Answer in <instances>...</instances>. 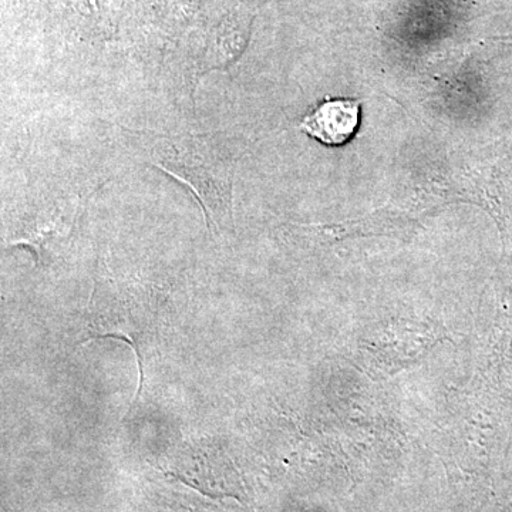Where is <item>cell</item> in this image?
<instances>
[{
  "label": "cell",
  "mask_w": 512,
  "mask_h": 512,
  "mask_svg": "<svg viewBox=\"0 0 512 512\" xmlns=\"http://www.w3.org/2000/svg\"><path fill=\"white\" fill-rule=\"evenodd\" d=\"M97 339L121 340V342L126 343V345L130 346V348L134 350V353H136L138 373H140V383H138V389H137L136 396H134L133 403L130 404V409H128V414H130L131 409H133V407H134V404H136L137 400L140 399L141 392H143L144 366H143V356H141L140 348H138L137 342H134L133 339L127 338V336H124V335H119V333H107V335L94 336V338L87 340V342H93V340H97Z\"/></svg>",
  "instance_id": "obj_2"
},
{
  "label": "cell",
  "mask_w": 512,
  "mask_h": 512,
  "mask_svg": "<svg viewBox=\"0 0 512 512\" xmlns=\"http://www.w3.org/2000/svg\"><path fill=\"white\" fill-rule=\"evenodd\" d=\"M359 123V101L328 99L302 120L301 130L325 146L339 147L355 136Z\"/></svg>",
  "instance_id": "obj_1"
}]
</instances>
